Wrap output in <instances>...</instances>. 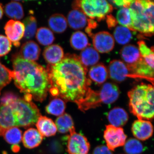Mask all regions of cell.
Masks as SVG:
<instances>
[{
    "mask_svg": "<svg viewBox=\"0 0 154 154\" xmlns=\"http://www.w3.org/2000/svg\"><path fill=\"white\" fill-rule=\"evenodd\" d=\"M66 108V102L62 99L56 97L53 99L45 107V110L48 114L60 116L64 113Z\"/></svg>",
    "mask_w": 154,
    "mask_h": 154,
    "instance_id": "26",
    "label": "cell"
},
{
    "mask_svg": "<svg viewBox=\"0 0 154 154\" xmlns=\"http://www.w3.org/2000/svg\"><path fill=\"white\" fill-rule=\"evenodd\" d=\"M66 19L69 27L74 30L82 29L88 23L87 16L79 9H73L70 11Z\"/></svg>",
    "mask_w": 154,
    "mask_h": 154,
    "instance_id": "15",
    "label": "cell"
},
{
    "mask_svg": "<svg viewBox=\"0 0 154 154\" xmlns=\"http://www.w3.org/2000/svg\"><path fill=\"white\" fill-rule=\"evenodd\" d=\"M124 150L126 154H141L144 151V147L139 140L131 138L126 141Z\"/></svg>",
    "mask_w": 154,
    "mask_h": 154,
    "instance_id": "33",
    "label": "cell"
},
{
    "mask_svg": "<svg viewBox=\"0 0 154 154\" xmlns=\"http://www.w3.org/2000/svg\"><path fill=\"white\" fill-rule=\"evenodd\" d=\"M137 44L138 48L144 60L147 65L154 72V51L143 40L139 41Z\"/></svg>",
    "mask_w": 154,
    "mask_h": 154,
    "instance_id": "28",
    "label": "cell"
},
{
    "mask_svg": "<svg viewBox=\"0 0 154 154\" xmlns=\"http://www.w3.org/2000/svg\"><path fill=\"white\" fill-rule=\"evenodd\" d=\"M55 125L58 131L61 134H70L75 131L72 118L67 113L59 116L56 120Z\"/></svg>",
    "mask_w": 154,
    "mask_h": 154,
    "instance_id": "23",
    "label": "cell"
},
{
    "mask_svg": "<svg viewBox=\"0 0 154 154\" xmlns=\"http://www.w3.org/2000/svg\"><path fill=\"white\" fill-rule=\"evenodd\" d=\"M128 116V113L125 109L121 107H115L109 111L107 118L111 125L121 127L126 124Z\"/></svg>",
    "mask_w": 154,
    "mask_h": 154,
    "instance_id": "18",
    "label": "cell"
},
{
    "mask_svg": "<svg viewBox=\"0 0 154 154\" xmlns=\"http://www.w3.org/2000/svg\"><path fill=\"white\" fill-rule=\"evenodd\" d=\"M73 9H79L91 19L101 21L113 10V6L104 0L76 1L72 4Z\"/></svg>",
    "mask_w": 154,
    "mask_h": 154,
    "instance_id": "6",
    "label": "cell"
},
{
    "mask_svg": "<svg viewBox=\"0 0 154 154\" xmlns=\"http://www.w3.org/2000/svg\"><path fill=\"white\" fill-rule=\"evenodd\" d=\"M23 23L25 28L24 37L26 39H31L36 32L37 22L36 18L33 16H29L24 19Z\"/></svg>",
    "mask_w": 154,
    "mask_h": 154,
    "instance_id": "34",
    "label": "cell"
},
{
    "mask_svg": "<svg viewBox=\"0 0 154 154\" xmlns=\"http://www.w3.org/2000/svg\"><path fill=\"white\" fill-rule=\"evenodd\" d=\"M36 34L37 41L42 45L44 46H49L55 39V37L52 31L46 27L38 28L36 31Z\"/></svg>",
    "mask_w": 154,
    "mask_h": 154,
    "instance_id": "30",
    "label": "cell"
},
{
    "mask_svg": "<svg viewBox=\"0 0 154 154\" xmlns=\"http://www.w3.org/2000/svg\"><path fill=\"white\" fill-rule=\"evenodd\" d=\"M79 57L81 63L87 68L88 66L96 65L100 58L98 51L94 48L90 46L82 51Z\"/></svg>",
    "mask_w": 154,
    "mask_h": 154,
    "instance_id": "22",
    "label": "cell"
},
{
    "mask_svg": "<svg viewBox=\"0 0 154 154\" xmlns=\"http://www.w3.org/2000/svg\"><path fill=\"white\" fill-rule=\"evenodd\" d=\"M131 131L138 140L146 141L153 134L154 126L149 121L138 119L133 123Z\"/></svg>",
    "mask_w": 154,
    "mask_h": 154,
    "instance_id": "11",
    "label": "cell"
},
{
    "mask_svg": "<svg viewBox=\"0 0 154 154\" xmlns=\"http://www.w3.org/2000/svg\"><path fill=\"white\" fill-rule=\"evenodd\" d=\"M66 146L69 154H88L91 148L87 137L75 131L68 136Z\"/></svg>",
    "mask_w": 154,
    "mask_h": 154,
    "instance_id": "8",
    "label": "cell"
},
{
    "mask_svg": "<svg viewBox=\"0 0 154 154\" xmlns=\"http://www.w3.org/2000/svg\"><path fill=\"white\" fill-rule=\"evenodd\" d=\"M131 1L130 0H115L112 1L114 5L121 8H128Z\"/></svg>",
    "mask_w": 154,
    "mask_h": 154,
    "instance_id": "41",
    "label": "cell"
},
{
    "mask_svg": "<svg viewBox=\"0 0 154 154\" xmlns=\"http://www.w3.org/2000/svg\"><path fill=\"white\" fill-rule=\"evenodd\" d=\"M116 20L121 26L128 28L133 31L132 21L128 8H122L117 12Z\"/></svg>",
    "mask_w": 154,
    "mask_h": 154,
    "instance_id": "31",
    "label": "cell"
},
{
    "mask_svg": "<svg viewBox=\"0 0 154 154\" xmlns=\"http://www.w3.org/2000/svg\"><path fill=\"white\" fill-rule=\"evenodd\" d=\"M70 43L71 47L77 50H83L90 45L87 35L80 31H76L72 34Z\"/></svg>",
    "mask_w": 154,
    "mask_h": 154,
    "instance_id": "25",
    "label": "cell"
},
{
    "mask_svg": "<svg viewBox=\"0 0 154 154\" xmlns=\"http://www.w3.org/2000/svg\"><path fill=\"white\" fill-rule=\"evenodd\" d=\"M93 154H113L107 146L101 145L97 146L94 149Z\"/></svg>",
    "mask_w": 154,
    "mask_h": 154,
    "instance_id": "38",
    "label": "cell"
},
{
    "mask_svg": "<svg viewBox=\"0 0 154 154\" xmlns=\"http://www.w3.org/2000/svg\"><path fill=\"white\" fill-rule=\"evenodd\" d=\"M19 98L14 93L11 92L5 93L0 99V105H8Z\"/></svg>",
    "mask_w": 154,
    "mask_h": 154,
    "instance_id": "37",
    "label": "cell"
},
{
    "mask_svg": "<svg viewBox=\"0 0 154 154\" xmlns=\"http://www.w3.org/2000/svg\"><path fill=\"white\" fill-rule=\"evenodd\" d=\"M114 40L119 44L124 45L128 44L132 37L131 30L126 27L118 26L116 27L113 33Z\"/></svg>",
    "mask_w": 154,
    "mask_h": 154,
    "instance_id": "29",
    "label": "cell"
},
{
    "mask_svg": "<svg viewBox=\"0 0 154 154\" xmlns=\"http://www.w3.org/2000/svg\"><path fill=\"white\" fill-rule=\"evenodd\" d=\"M97 24L96 21H94L92 19H88V26L86 28L85 30L86 32L90 35V36H93L92 33V30L96 28Z\"/></svg>",
    "mask_w": 154,
    "mask_h": 154,
    "instance_id": "39",
    "label": "cell"
},
{
    "mask_svg": "<svg viewBox=\"0 0 154 154\" xmlns=\"http://www.w3.org/2000/svg\"><path fill=\"white\" fill-rule=\"evenodd\" d=\"M128 96L131 113L139 119H154V84L138 85L128 91Z\"/></svg>",
    "mask_w": 154,
    "mask_h": 154,
    "instance_id": "3",
    "label": "cell"
},
{
    "mask_svg": "<svg viewBox=\"0 0 154 154\" xmlns=\"http://www.w3.org/2000/svg\"><path fill=\"white\" fill-rule=\"evenodd\" d=\"M120 54L127 67L137 63L142 57L138 48L133 45H125L120 51Z\"/></svg>",
    "mask_w": 154,
    "mask_h": 154,
    "instance_id": "14",
    "label": "cell"
},
{
    "mask_svg": "<svg viewBox=\"0 0 154 154\" xmlns=\"http://www.w3.org/2000/svg\"><path fill=\"white\" fill-rule=\"evenodd\" d=\"M43 55L46 62L50 65L58 63L64 57L62 48L57 44L52 45L46 47L44 50Z\"/></svg>",
    "mask_w": 154,
    "mask_h": 154,
    "instance_id": "17",
    "label": "cell"
},
{
    "mask_svg": "<svg viewBox=\"0 0 154 154\" xmlns=\"http://www.w3.org/2000/svg\"><path fill=\"white\" fill-rule=\"evenodd\" d=\"M4 139L10 144L18 145L22 140V131L17 127L7 130L3 135Z\"/></svg>",
    "mask_w": 154,
    "mask_h": 154,
    "instance_id": "32",
    "label": "cell"
},
{
    "mask_svg": "<svg viewBox=\"0 0 154 154\" xmlns=\"http://www.w3.org/2000/svg\"><path fill=\"white\" fill-rule=\"evenodd\" d=\"M7 37L16 47L20 46V41L24 36L25 26L19 21L11 20L6 23L5 27Z\"/></svg>",
    "mask_w": 154,
    "mask_h": 154,
    "instance_id": "10",
    "label": "cell"
},
{
    "mask_svg": "<svg viewBox=\"0 0 154 154\" xmlns=\"http://www.w3.org/2000/svg\"><path fill=\"white\" fill-rule=\"evenodd\" d=\"M14 76V72L9 69L0 62V94L3 88L11 82Z\"/></svg>",
    "mask_w": 154,
    "mask_h": 154,
    "instance_id": "35",
    "label": "cell"
},
{
    "mask_svg": "<svg viewBox=\"0 0 154 154\" xmlns=\"http://www.w3.org/2000/svg\"><path fill=\"white\" fill-rule=\"evenodd\" d=\"M151 48V49L153 51H154V46H153V47H152Z\"/></svg>",
    "mask_w": 154,
    "mask_h": 154,
    "instance_id": "44",
    "label": "cell"
},
{
    "mask_svg": "<svg viewBox=\"0 0 154 154\" xmlns=\"http://www.w3.org/2000/svg\"><path fill=\"white\" fill-rule=\"evenodd\" d=\"M47 70L50 84L49 92L65 102L76 103L91 89V81L87 77L88 68L76 54H66L58 63L48 65Z\"/></svg>",
    "mask_w": 154,
    "mask_h": 154,
    "instance_id": "1",
    "label": "cell"
},
{
    "mask_svg": "<svg viewBox=\"0 0 154 154\" xmlns=\"http://www.w3.org/2000/svg\"><path fill=\"white\" fill-rule=\"evenodd\" d=\"M40 52V47L36 42L29 41L22 45L19 54L24 59L34 62L38 59Z\"/></svg>",
    "mask_w": 154,
    "mask_h": 154,
    "instance_id": "20",
    "label": "cell"
},
{
    "mask_svg": "<svg viewBox=\"0 0 154 154\" xmlns=\"http://www.w3.org/2000/svg\"><path fill=\"white\" fill-rule=\"evenodd\" d=\"M30 113L28 105L21 98L8 105H0V136L14 127H29Z\"/></svg>",
    "mask_w": 154,
    "mask_h": 154,
    "instance_id": "4",
    "label": "cell"
},
{
    "mask_svg": "<svg viewBox=\"0 0 154 154\" xmlns=\"http://www.w3.org/2000/svg\"><path fill=\"white\" fill-rule=\"evenodd\" d=\"M99 92L102 104L109 105L118 99L120 91L118 86L114 83H105Z\"/></svg>",
    "mask_w": 154,
    "mask_h": 154,
    "instance_id": "13",
    "label": "cell"
},
{
    "mask_svg": "<svg viewBox=\"0 0 154 154\" xmlns=\"http://www.w3.org/2000/svg\"><path fill=\"white\" fill-rule=\"evenodd\" d=\"M15 85L21 93L28 94L37 102L46 99L50 88L46 69L32 61L24 59L19 53L12 57Z\"/></svg>",
    "mask_w": 154,
    "mask_h": 154,
    "instance_id": "2",
    "label": "cell"
},
{
    "mask_svg": "<svg viewBox=\"0 0 154 154\" xmlns=\"http://www.w3.org/2000/svg\"><path fill=\"white\" fill-rule=\"evenodd\" d=\"M12 42L8 37L0 35V57L7 55L11 49Z\"/></svg>",
    "mask_w": 154,
    "mask_h": 154,
    "instance_id": "36",
    "label": "cell"
},
{
    "mask_svg": "<svg viewBox=\"0 0 154 154\" xmlns=\"http://www.w3.org/2000/svg\"><path fill=\"white\" fill-rule=\"evenodd\" d=\"M36 126L43 137L55 135L57 131L55 123L51 119L42 115L38 118Z\"/></svg>",
    "mask_w": 154,
    "mask_h": 154,
    "instance_id": "16",
    "label": "cell"
},
{
    "mask_svg": "<svg viewBox=\"0 0 154 154\" xmlns=\"http://www.w3.org/2000/svg\"><path fill=\"white\" fill-rule=\"evenodd\" d=\"M48 24L50 29L57 33H63L67 28L66 18L62 14H54L51 16Z\"/></svg>",
    "mask_w": 154,
    "mask_h": 154,
    "instance_id": "24",
    "label": "cell"
},
{
    "mask_svg": "<svg viewBox=\"0 0 154 154\" xmlns=\"http://www.w3.org/2000/svg\"><path fill=\"white\" fill-rule=\"evenodd\" d=\"M42 140L43 137L34 128H28L22 136V143L26 148H35L41 144Z\"/></svg>",
    "mask_w": 154,
    "mask_h": 154,
    "instance_id": "19",
    "label": "cell"
},
{
    "mask_svg": "<svg viewBox=\"0 0 154 154\" xmlns=\"http://www.w3.org/2000/svg\"><path fill=\"white\" fill-rule=\"evenodd\" d=\"M11 149L14 152L17 153L20 151V147L18 145H14L12 146Z\"/></svg>",
    "mask_w": 154,
    "mask_h": 154,
    "instance_id": "42",
    "label": "cell"
},
{
    "mask_svg": "<svg viewBox=\"0 0 154 154\" xmlns=\"http://www.w3.org/2000/svg\"><path fill=\"white\" fill-rule=\"evenodd\" d=\"M133 31L146 36L154 35V1H131L129 7Z\"/></svg>",
    "mask_w": 154,
    "mask_h": 154,
    "instance_id": "5",
    "label": "cell"
},
{
    "mask_svg": "<svg viewBox=\"0 0 154 154\" xmlns=\"http://www.w3.org/2000/svg\"><path fill=\"white\" fill-rule=\"evenodd\" d=\"M106 22L108 28L110 29L116 27L117 23L116 19L111 14H109L106 16Z\"/></svg>",
    "mask_w": 154,
    "mask_h": 154,
    "instance_id": "40",
    "label": "cell"
},
{
    "mask_svg": "<svg viewBox=\"0 0 154 154\" xmlns=\"http://www.w3.org/2000/svg\"><path fill=\"white\" fill-rule=\"evenodd\" d=\"M126 135L121 127H116L111 125L106 126L104 132V138L107 146L111 151L124 145L126 142Z\"/></svg>",
    "mask_w": 154,
    "mask_h": 154,
    "instance_id": "7",
    "label": "cell"
},
{
    "mask_svg": "<svg viewBox=\"0 0 154 154\" xmlns=\"http://www.w3.org/2000/svg\"><path fill=\"white\" fill-rule=\"evenodd\" d=\"M108 71L104 64H97L91 68L88 76L90 79L96 84L101 85L106 82L108 77Z\"/></svg>",
    "mask_w": 154,
    "mask_h": 154,
    "instance_id": "21",
    "label": "cell"
},
{
    "mask_svg": "<svg viewBox=\"0 0 154 154\" xmlns=\"http://www.w3.org/2000/svg\"><path fill=\"white\" fill-rule=\"evenodd\" d=\"M108 71L110 79L117 83L124 82L130 74L126 65L122 61L117 60L110 62Z\"/></svg>",
    "mask_w": 154,
    "mask_h": 154,
    "instance_id": "12",
    "label": "cell"
},
{
    "mask_svg": "<svg viewBox=\"0 0 154 154\" xmlns=\"http://www.w3.org/2000/svg\"><path fill=\"white\" fill-rule=\"evenodd\" d=\"M93 43L94 48L98 52L107 53L112 51L114 48L115 40L109 32L101 31L94 35Z\"/></svg>",
    "mask_w": 154,
    "mask_h": 154,
    "instance_id": "9",
    "label": "cell"
},
{
    "mask_svg": "<svg viewBox=\"0 0 154 154\" xmlns=\"http://www.w3.org/2000/svg\"><path fill=\"white\" fill-rule=\"evenodd\" d=\"M5 13L9 18L15 20H20L24 16L22 4L16 1H13L6 5Z\"/></svg>",
    "mask_w": 154,
    "mask_h": 154,
    "instance_id": "27",
    "label": "cell"
},
{
    "mask_svg": "<svg viewBox=\"0 0 154 154\" xmlns=\"http://www.w3.org/2000/svg\"><path fill=\"white\" fill-rule=\"evenodd\" d=\"M3 14H4V10H3V7L2 4H0V19L2 17Z\"/></svg>",
    "mask_w": 154,
    "mask_h": 154,
    "instance_id": "43",
    "label": "cell"
}]
</instances>
